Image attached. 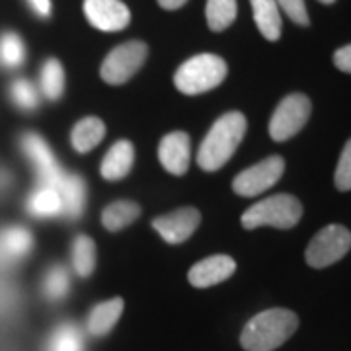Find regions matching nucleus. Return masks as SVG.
<instances>
[{
  "mask_svg": "<svg viewBox=\"0 0 351 351\" xmlns=\"http://www.w3.org/2000/svg\"><path fill=\"white\" fill-rule=\"evenodd\" d=\"M299 328V316L289 308H269L256 314L240 334L246 351H274L281 348Z\"/></svg>",
  "mask_w": 351,
  "mask_h": 351,
  "instance_id": "obj_1",
  "label": "nucleus"
},
{
  "mask_svg": "<svg viewBox=\"0 0 351 351\" xmlns=\"http://www.w3.org/2000/svg\"><path fill=\"white\" fill-rule=\"evenodd\" d=\"M246 135V117L240 112H228L219 117L205 135L197 152V164L205 172H215L234 154Z\"/></svg>",
  "mask_w": 351,
  "mask_h": 351,
  "instance_id": "obj_2",
  "label": "nucleus"
},
{
  "mask_svg": "<svg viewBox=\"0 0 351 351\" xmlns=\"http://www.w3.org/2000/svg\"><path fill=\"white\" fill-rule=\"evenodd\" d=\"M302 205L295 195L277 193L271 197L254 203L246 213L242 215V226L254 230L258 226H274L287 230L301 221Z\"/></svg>",
  "mask_w": 351,
  "mask_h": 351,
  "instance_id": "obj_3",
  "label": "nucleus"
},
{
  "mask_svg": "<svg viewBox=\"0 0 351 351\" xmlns=\"http://www.w3.org/2000/svg\"><path fill=\"white\" fill-rule=\"evenodd\" d=\"M226 78V63L211 53L191 57L174 75V84L188 96H197L217 88Z\"/></svg>",
  "mask_w": 351,
  "mask_h": 351,
  "instance_id": "obj_4",
  "label": "nucleus"
},
{
  "mask_svg": "<svg viewBox=\"0 0 351 351\" xmlns=\"http://www.w3.org/2000/svg\"><path fill=\"white\" fill-rule=\"evenodd\" d=\"M311 112H313V104L308 96H304L301 92L285 96L279 101V106L269 119V127H267L269 137L277 143L293 138L308 123Z\"/></svg>",
  "mask_w": 351,
  "mask_h": 351,
  "instance_id": "obj_5",
  "label": "nucleus"
},
{
  "mask_svg": "<svg viewBox=\"0 0 351 351\" xmlns=\"http://www.w3.org/2000/svg\"><path fill=\"white\" fill-rule=\"evenodd\" d=\"M351 250V232L341 225H328L308 242L304 260L314 269H324L339 262Z\"/></svg>",
  "mask_w": 351,
  "mask_h": 351,
  "instance_id": "obj_6",
  "label": "nucleus"
},
{
  "mask_svg": "<svg viewBox=\"0 0 351 351\" xmlns=\"http://www.w3.org/2000/svg\"><path fill=\"white\" fill-rule=\"evenodd\" d=\"M149 47L143 41H127L110 51L100 69L101 78L108 84H123L137 75L138 69L145 64Z\"/></svg>",
  "mask_w": 351,
  "mask_h": 351,
  "instance_id": "obj_7",
  "label": "nucleus"
},
{
  "mask_svg": "<svg viewBox=\"0 0 351 351\" xmlns=\"http://www.w3.org/2000/svg\"><path fill=\"white\" fill-rule=\"evenodd\" d=\"M283 172H285V160L279 154L267 156L262 162L254 164L244 172H240L232 182V189L242 197H256L271 186H276Z\"/></svg>",
  "mask_w": 351,
  "mask_h": 351,
  "instance_id": "obj_8",
  "label": "nucleus"
},
{
  "mask_svg": "<svg viewBox=\"0 0 351 351\" xmlns=\"http://www.w3.org/2000/svg\"><path fill=\"white\" fill-rule=\"evenodd\" d=\"M20 145H22L25 156L29 158V162L36 166L41 186L53 189L61 188L64 174L57 158L53 156V151L47 147V143L36 133H25L22 135Z\"/></svg>",
  "mask_w": 351,
  "mask_h": 351,
  "instance_id": "obj_9",
  "label": "nucleus"
},
{
  "mask_svg": "<svg viewBox=\"0 0 351 351\" xmlns=\"http://www.w3.org/2000/svg\"><path fill=\"white\" fill-rule=\"evenodd\" d=\"M84 14L101 32H121L131 22V12L121 0H84Z\"/></svg>",
  "mask_w": 351,
  "mask_h": 351,
  "instance_id": "obj_10",
  "label": "nucleus"
},
{
  "mask_svg": "<svg viewBox=\"0 0 351 351\" xmlns=\"http://www.w3.org/2000/svg\"><path fill=\"white\" fill-rule=\"evenodd\" d=\"M199 223V211L193 207H184V209H178L174 213L154 219L152 226L168 244H182L197 230Z\"/></svg>",
  "mask_w": 351,
  "mask_h": 351,
  "instance_id": "obj_11",
  "label": "nucleus"
},
{
  "mask_svg": "<svg viewBox=\"0 0 351 351\" xmlns=\"http://www.w3.org/2000/svg\"><path fill=\"white\" fill-rule=\"evenodd\" d=\"M237 271V263L230 256H211L207 260H201L199 263H195L191 269H189L188 279L193 287H213L226 281L228 277Z\"/></svg>",
  "mask_w": 351,
  "mask_h": 351,
  "instance_id": "obj_12",
  "label": "nucleus"
},
{
  "mask_svg": "<svg viewBox=\"0 0 351 351\" xmlns=\"http://www.w3.org/2000/svg\"><path fill=\"white\" fill-rule=\"evenodd\" d=\"M189 156H191L189 137L182 131L166 135L158 145V160L164 166V170H168L170 174H186L189 168Z\"/></svg>",
  "mask_w": 351,
  "mask_h": 351,
  "instance_id": "obj_13",
  "label": "nucleus"
},
{
  "mask_svg": "<svg viewBox=\"0 0 351 351\" xmlns=\"http://www.w3.org/2000/svg\"><path fill=\"white\" fill-rule=\"evenodd\" d=\"M133 160H135V149L129 141H117L108 154L101 160L100 172L106 180L115 182L125 178L131 168H133Z\"/></svg>",
  "mask_w": 351,
  "mask_h": 351,
  "instance_id": "obj_14",
  "label": "nucleus"
},
{
  "mask_svg": "<svg viewBox=\"0 0 351 351\" xmlns=\"http://www.w3.org/2000/svg\"><path fill=\"white\" fill-rule=\"evenodd\" d=\"M121 313H123V299H119V297L100 302L98 306H94L90 311V314H88V334L90 336H96V338H101V336L110 334L113 326L117 324Z\"/></svg>",
  "mask_w": 351,
  "mask_h": 351,
  "instance_id": "obj_15",
  "label": "nucleus"
},
{
  "mask_svg": "<svg viewBox=\"0 0 351 351\" xmlns=\"http://www.w3.org/2000/svg\"><path fill=\"white\" fill-rule=\"evenodd\" d=\"M63 201V215L69 219H78L86 207V184L80 176L66 174L61 188L57 189Z\"/></svg>",
  "mask_w": 351,
  "mask_h": 351,
  "instance_id": "obj_16",
  "label": "nucleus"
},
{
  "mask_svg": "<svg viewBox=\"0 0 351 351\" xmlns=\"http://www.w3.org/2000/svg\"><path fill=\"white\" fill-rule=\"evenodd\" d=\"M254 20L263 38L277 41L281 38V14L276 0H250Z\"/></svg>",
  "mask_w": 351,
  "mask_h": 351,
  "instance_id": "obj_17",
  "label": "nucleus"
},
{
  "mask_svg": "<svg viewBox=\"0 0 351 351\" xmlns=\"http://www.w3.org/2000/svg\"><path fill=\"white\" fill-rule=\"evenodd\" d=\"M104 135H106L104 121L98 117H86L75 125L73 133H71V143H73V149L76 152L86 154L100 145Z\"/></svg>",
  "mask_w": 351,
  "mask_h": 351,
  "instance_id": "obj_18",
  "label": "nucleus"
},
{
  "mask_svg": "<svg viewBox=\"0 0 351 351\" xmlns=\"http://www.w3.org/2000/svg\"><path fill=\"white\" fill-rule=\"evenodd\" d=\"M27 211L38 219H49L63 215V201L59 191L41 186L27 197Z\"/></svg>",
  "mask_w": 351,
  "mask_h": 351,
  "instance_id": "obj_19",
  "label": "nucleus"
},
{
  "mask_svg": "<svg viewBox=\"0 0 351 351\" xmlns=\"http://www.w3.org/2000/svg\"><path fill=\"white\" fill-rule=\"evenodd\" d=\"M141 215V207L135 201H115L112 205H108L101 213V223L110 230L117 232L121 228H125L131 223H135Z\"/></svg>",
  "mask_w": 351,
  "mask_h": 351,
  "instance_id": "obj_20",
  "label": "nucleus"
},
{
  "mask_svg": "<svg viewBox=\"0 0 351 351\" xmlns=\"http://www.w3.org/2000/svg\"><path fill=\"white\" fill-rule=\"evenodd\" d=\"M34 246V239L29 234V230H25L22 226H10L6 230L0 232V252L6 258H24L27 252Z\"/></svg>",
  "mask_w": 351,
  "mask_h": 351,
  "instance_id": "obj_21",
  "label": "nucleus"
},
{
  "mask_svg": "<svg viewBox=\"0 0 351 351\" xmlns=\"http://www.w3.org/2000/svg\"><path fill=\"white\" fill-rule=\"evenodd\" d=\"M237 12H239L237 0H207L205 6L207 25L213 32H223L237 20Z\"/></svg>",
  "mask_w": 351,
  "mask_h": 351,
  "instance_id": "obj_22",
  "label": "nucleus"
},
{
  "mask_svg": "<svg viewBox=\"0 0 351 351\" xmlns=\"http://www.w3.org/2000/svg\"><path fill=\"white\" fill-rule=\"evenodd\" d=\"M73 267L78 277H90L96 267V244L86 234L76 237L73 242Z\"/></svg>",
  "mask_w": 351,
  "mask_h": 351,
  "instance_id": "obj_23",
  "label": "nucleus"
},
{
  "mask_svg": "<svg viewBox=\"0 0 351 351\" xmlns=\"http://www.w3.org/2000/svg\"><path fill=\"white\" fill-rule=\"evenodd\" d=\"M41 92L47 100H59L64 92V71L63 64L57 59H47L41 66Z\"/></svg>",
  "mask_w": 351,
  "mask_h": 351,
  "instance_id": "obj_24",
  "label": "nucleus"
},
{
  "mask_svg": "<svg viewBox=\"0 0 351 351\" xmlns=\"http://www.w3.org/2000/svg\"><path fill=\"white\" fill-rule=\"evenodd\" d=\"M47 351H84V336L75 324H61L51 334Z\"/></svg>",
  "mask_w": 351,
  "mask_h": 351,
  "instance_id": "obj_25",
  "label": "nucleus"
},
{
  "mask_svg": "<svg viewBox=\"0 0 351 351\" xmlns=\"http://www.w3.org/2000/svg\"><path fill=\"white\" fill-rule=\"evenodd\" d=\"M25 61V45L22 38L14 32L0 36V63L6 69H18Z\"/></svg>",
  "mask_w": 351,
  "mask_h": 351,
  "instance_id": "obj_26",
  "label": "nucleus"
},
{
  "mask_svg": "<svg viewBox=\"0 0 351 351\" xmlns=\"http://www.w3.org/2000/svg\"><path fill=\"white\" fill-rule=\"evenodd\" d=\"M71 289V277L64 265H53L43 279V293L49 301H61Z\"/></svg>",
  "mask_w": 351,
  "mask_h": 351,
  "instance_id": "obj_27",
  "label": "nucleus"
},
{
  "mask_svg": "<svg viewBox=\"0 0 351 351\" xmlns=\"http://www.w3.org/2000/svg\"><path fill=\"white\" fill-rule=\"evenodd\" d=\"M10 98L24 112H34L39 106L38 88L34 86L29 80H25V78L14 80L12 86H10Z\"/></svg>",
  "mask_w": 351,
  "mask_h": 351,
  "instance_id": "obj_28",
  "label": "nucleus"
},
{
  "mask_svg": "<svg viewBox=\"0 0 351 351\" xmlns=\"http://www.w3.org/2000/svg\"><path fill=\"white\" fill-rule=\"evenodd\" d=\"M334 184L339 191H350L351 189V138L346 143L343 151L339 154L336 174H334Z\"/></svg>",
  "mask_w": 351,
  "mask_h": 351,
  "instance_id": "obj_29",
  "label": "nucleus"
},
{
  "mask_svg": "<svg viewBox=\"0 0 351 351\" xmlns=\"http://www.w3.org/2000/svg\"><path fill=\"white\" fill-rule=\"evenodd\" d=\"M276 2L277 6H279V10H283V12L287 14L289 18L297 25L306 27V25L311 24L304 0H276Z\"/></svg>",
  "mask_w": 351,
  "mask_h": 351,
  "instance_id": "obj_30",
  "label": "nucleus"
},
{
  "mask_svg": "<svg viewBox=\"0 0 351 351\" xmlns=\"http://www.w3.org/2000/svg\"><path fill=\"white\" fill-rule=\"evenodd\" d=\"M334 64L338 66L341 73H348L351 75V43L350 45H343L334 53Z\"/></svg>",
  "mask_w": 351,
  "mask_h": 351,
  "instance_id": "obj_31",
  "label": "nucleus"
},
{
  "mask_svg": "<svg viewBox=\"0 0 351 351\" xmlns=\"http://www.w3.org/2000/svg\"><path fill=\"white\" fill-rule=\"evenodd\" d=\"M27 4L39 18H49L51 16V0H27Z\"/></svg>",
  "mask_w": 351,
  "mask_h": 351,
  "instance_id": "obj_32",
  "label": "nucleus"
},
{
  "mask_svg": "<svg viewBox=\"0 0 351 351\" xmlns=\"http://www.w3.org/2000/svg\"><path fill=\"white\" fill-rule=\"evenodd\" d=\"M160 6H162L164 10H178V8H182L188 0H156Z\"/></svg>",
  "mask_w": 351,
  "mask_h": 351,
  "instance_id": "obj_33",
  "label": "nucleus"
},
{
  "mask_svg": "<svg viewBox=\"0 0 351 351\" xmlns=\"http://www.w3.org/2000/svg\"><path fill=\"white\" fill-rule=\"evenodd\" d=\"M320 2H322V4H334L336 0H320Z\"/></svg>",
  "mask_w": 351,
  "mask_h": 351,
  "instance_id": "obj_34",
  "label": "nucleus"
}]
</instances>
